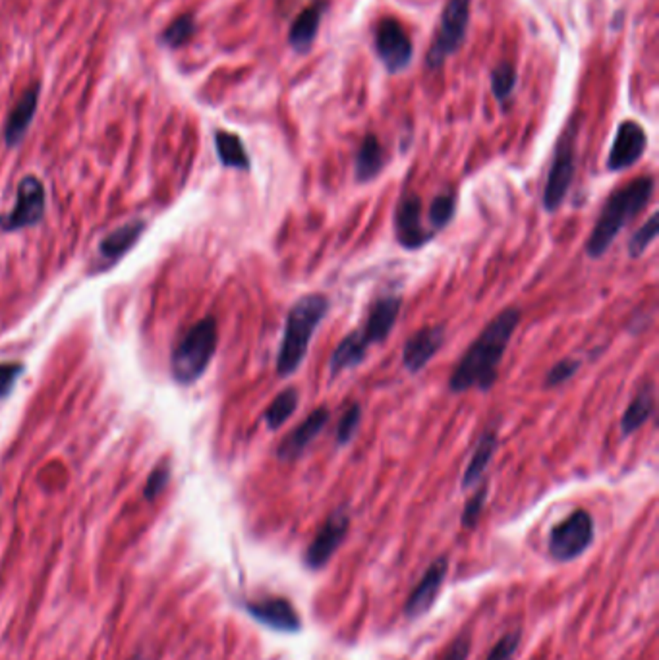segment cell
Instances as JSON below:
<instances>
[{
	"label": "cell",
	"mask_w": 659,
	"mask_h": 660,
	"mask_svg": "<svg viewBox=\"0 0 659 660\" xmlns=\"http://www.w3.org/2000/svg\"><path fill=\"white\" fill-rule=\"evenodd\" d=\"M446 572H449V558L446 556L435 558L430 564V568L425 570L422 579L418 581L416 589L410 593L407 604H404V614H407L408 618H420L423 612H428L431 609L443 587Z\"/></svg>",
	"instance_id": "obj_14"
},
{
	"label": "cell",
	"mask_w": 659,
	"mask_h": 660,
	"mask_svg": "<svg viewBox=\"0 0 659 660\" xmlns=\"http://www.w3.org/2000/svg\"><path fill=\"white\" fill-rule=\"evenodd\" d=\"M368 349L369 348L361 342L358 333H350L348 336H345L331 354V359H329V372H331V377H337L346 369H354L360 364H364Z\"/></svg>",
	"instance_id": "obj_23"
},
{
	"label": "cell",
	"mask_w": 659,
	"mask_h": 660,
	"mask_svg": "<svg viewBox=\"0 0 659 660\" xmlns=\"http://www.w3.org/2000/svg\"><path fill=\"white\" fill-rule=\"evenodd\" d=\"M329 418H331L329 410L325 408L314 410L300 425H298L296 429H292L289 434L284 436L283 442L279 444V449H276V457H279L281 462L298 460V457L306 452L307 446L315 441V436L325 429Z\"/></svg>",
	"instance_id": "obj_15"
},
{
	"label": "cell",
	"mask_w": 659,
	"mask_h": 660,
	"mask_svg": "<svg viewBox=\"0 0 659 660\" xmlns=\"http://www.w3.org/2000/svg\"><path fill=\"white\" fill-rule=\"evenodd\" d=\"M395 238L404 249H420L431 242L433 230L422 222V199L416 194H407L395 211Z\"/></svg>",
	"instance_id": "obj_11"
},
{
	"label": "cell",
	"mask_w": 659,
	"mask_h": 660,
	"mask_svg": "<svg viewBox=\"0 0 659 660\" xmlns=\"http://www.w3.org/2000/svg\"><path fill=\"white\" fill-rule=\"evenodd\" d=\"M37 103H39V85L35 83L24 91V95H21L12 112H10L8 116L6 127H4V140L10 147L18 145L21 142V137L26 135L27 127L35 116Z\"/></svg>",
	"instance_id": "obj_19"
},
{
	"label": "cell",
	"mask_w": 659,
	"mask_h": 660,
	"mask_svg": "<svg viewBox=\"0 0 659 660\" xmlns=\"http://www.w3.org/2000/svg\"><path fill=\"white\" fill-rule=\"evenodd\" d=\"M217 323L213 317L196 323L176 344L170 371L180 385H191L207 371L217 349Z\"/></svg>",
	"instance_id": "obj_4"
},
{
	"label": "cell",
	"mask_w": 659,
	"mask_h": 660,
	"mask_svg": "<svg viewBox=\"0 0 659 660\" xmlns=\"http://www.w3.org/2000/svg\"><path fill=\"white\" fill-rule=\"evenodd\" d=\"M246 609L252 618L265 624L267 627H273V630L296 633V632H300V627H302L300 616H298L294 604L289 599L271 597V599L255 601V602H250Z\"/></svg>",
	"instance_id": "obj_17"
},
{
	"label": "cell",
	"mask_w": 659,
	"mask_h": 660,
	"mask_svg": "<svg viewBox=\"0 0 659 660\" xmlns=\"http://www.w3.org/2000/svg\"><path fill=\"white\" fill-rule=\"evenodd\" d=\"M21 367L18 361H10V364H0V398H6L21 375Z\"/></svg>",
	"instance_id": "obj_35"
},
{
	"label": "cell",
	"mask_w": 659,
	"mask_h": 660,
	"mask_svg": "<svg viewBox=\"0 0 659 660\" xmlns=\"http://www.w3.org/2000/svg\"><path fill=\"white\" fill-rule=\"evenodd\" d=\"M456 212V196L454 194H439L430 203L428 219L433 230L445 228L454 219Z\"/></svg>",
	"instance_id": "obj_27"
},
{
	"label": "cell",
	"mask_w": 659,
	"mask_h": 660,
	"mask_svg": "<svg viewBox=\"0 0 659 660\" xmlns=\"http://www.w3.org/2000/svg\"><path fill=\"white\" fill-rule=\"evenodd\" d=\"M323 12L325 4H314L310 8H306L304 12L294 19L289 34V42L296 52H307L312 49L319 26H322Z\"/></svg>",
	"instance_id": "obj_21"
},
{
	"label": "cell",
	"mask_w": 659,
	"mask_h": 660,
	"mask_svg": "<svg viewBox=\"0 0 659 660\" xmlns=\"http://www.w3.org/2000/svg\"><path fill=\"white\" fill-rule=\"evenodd\" d=\"M45 215V188L35 176H26L18 184L14 209L0 219V228L6 232L34 226Z\"/></svg>",
	"instance_id": "obj_8"
},
{
	"label": "cell",
	"mask_w": 659,
	"mask_h": 660,
	"mask_svg": "<svg viewBox=\"0 0 659 660\" xmlns=\"http://www.w3.org/2000/svg\"><path fill=\"white\" fill-rule=\"evenodd\" d=\"M580 361L578 359H561L559 364L553 365L547 375H546V387L547 388H555V387H561L565 385V382L569 379H572L574 375H577V371L580 369Z\"/></svg>",
	"instance_id": "obj_32"
},
{
	"label": "cell",
	"mask_w": 659,
	"mask_h": 660,
	"mask_svg": "<svg viewBox=\"0 0 659 660\" xmlns=\"http://www.w3.org/2000/svg\"><path fill=\"white\" fill-rule=\"evenodd\" d=\"M657 219H659V217H657V212H654V215L644 222V226H640V228H638V230L632 234V238H631V242H629V246H626V249H629V255H631L632 259L642 257V255L646 253V249L650 248L652 243L655 242V238H657V228H659Z\"/></svg>",
	"instance_id": "obj_29"
},
{
	"label": "cell",
	"mask_w": 659,
	"mask_h": 660,
	"mask_svg": "<svg viewBox=\"0 0 659 660\" xmlns=\"http://www.w3.org/2000/svg\"><path fill=\"white\" fill-rule=\"evenodd\" d=\"M143 230H145L143 220L126 222V225L112 230L109 236L99 243V259H101L103 267H111V265H114L116 261H120L124 255L136 246Z\"/></svg>",
	"instance_id": "obj_18"
},
{
	"label": "cell",
	"mask_w": 659,
	"mask_h": 660,
	"mask_svg": "<svg viewBox=\"0 0 659 660\" xmlns=\"http://www.w3.org/2000/svg\"><path fill=\"white\" fill-rule=\"evenodd\" d=\"M350 527V516L345 508H338L335 512L327 518L322 529L317 531V535L307 547L304 560L306 566L310 570H319L323 568L325 564L331 560V556L340 547V542L345 541L346 533Z\"/></svg>",
	"instance_id": "obj_10"
},
{
	"label": "cell",
	"mask_w": 659,
	"mask_h": 660,
	"mask_svg": "<svg viewBox=\"0 0 659 660\" xmlns=\"http://www.w3.org/2000/svg\"><path fill=\"white\" fill-rule=\"evenodd\" d=\"M168 479H170L168 467H155L153 473L149 475L147 483H145L143 496H145L147 500H153L155 496L161 495V493L165 491V487L168 485Z\"/></svg>",
	"instance_id": "obj_36"
},
{
	"label": "cell",
	"mask_w": 659,
	"mask_h": 660,
	"mask_svg": "<svg viewBox=\"0 0 659 660\" xmlns=\"http://www.w3.org/2000/svg\"><path fill=\"white\" fill-rule=\"evenodd\" d=\"M470 633H462L446 647V651L441 655L439 660H466L470 653Z\"/></svg>",
	"instance_id": "obj_37"
},
{
	"label": "cell",
	"mask_w": 659,
	"mask_h": 660,
	"mask_svg": "<svg viewBox=\"0 0 659 660\" xmlns=\"http://www.w3.org/2000/svg\"><path fill=\"white\" fill-rule=\"evenodd\" d=\"M387 163V155L385 149L379 143L377 137L374 134L366 135L361 140V145L356 153V161H354V176L360 184L371 182V180L377 178L383 168H385Z\"/></svg>",
	"instance_id": "obj_20"
},
{
	"label": "cell",
	"mask_w": 659,
	"mask_h": 660,
	"mask_svg": "<svg viewBox=\"0 0 659 660\" xmlns=\"http://www.w3.org/2000/svg\"><path fill=\"white\" fill-rule=\"evenodd\" d=\"M400 307L402 300L399 295H383L379 300H376V303L369 307L364 326L356 330L361 342L368 348L385 342L392 326L397 323Z\"/></svg>",
	"instance_id": "obj_13"
},
{
	"label": "cell",
	"mask_w": 659,
	"mask_h": 660,
	"mask_svg": "<svg viewBox=\"0 0 659 660\" xmlns=\"http://www.w3.org/2000/svg\"><path fill=\"white\" fill-rule=\"evenodd\" d=\"M647 137L644 127L634 122L626 120L619 127H616L615 140L611 145V151L608 157V168L613 173H621V170L631 168L640 161V157L646 151Z\"/></svg>",
	"instance_id": "obj_12"
},
{
	"label": "cell",
	"mask_w": 659,
	"mask_h": 660,
	"mask_svg": "<svg viewBox=\"0 0 659 660\" xmlns=\"http://www.w3.org/2000/svg\"><path fill=\"white\" fill-rule=\"evenodd\" d=\"M593 535L592 516L586 510H577L551 529L549 555L559 562H570L590 549Z\"/></svg>",
	"instance_id": "obj_7"
},
{
	"label": "cell",
	"mask_w": 659,
	"mask_h": 660,
	"mask_svg": "<svg viewBox=\"0 0 659 660\" xmlns=\"http://www.w3.org/2000/svg\"><path fill=\"white\" fill-rule=\"evenodd\" d=\"M376 50L389 72H402L414 57L412 41L395 18H383L377 24Z\"/></svg>",
	"instance_id": "obj_9"
},
{
	"label": "cell",
	"mask_w": 659,
	"mask_h": 660,
	"mask_svg": "<svg viewBox=\"0 0 659 660\" xmlns=\"http://www.w3.org/2000/svg\"><path fill=\"white\" fill-rule=\"evenodd\" d=\"M516 88V70L510 62H501L492 72V91L499 103H505Z\"/></svg>",
	"instance_id": "obj_28"
},
{
	"label": "cell",
	"mask_w": 659,
	"mask_h": 660,
	"mask_svg": "<svg viewBox=\"0 0 659 660\" xmlns=\"http://www.w3.org/2000/svg\"><path fill=\"white\" fill-rule=\"evenodd\" d=\"M298 403H300V394H298L296 388H284L283 392L276 394L273 402L269 403V408L265 410V415H263V419H265V423H267V427L271 431L281 429L283 425L294 415Z\"/></svg>",
	"instance_id": "obj_26"
},
{
	"label": "cell",
	"mask_w": 659,
	"mask_h": 660,
	"mask_svg": "<svg viewBox=\"0 0 659 660\" xmlns=\"http://www.w3.org/2000/svg\"><path fill=\"white\" fill-rule=\"evenodd\" d=\"M654 189V178L642 176L613 191L608 201H605V205L600 212L598 220H595V225L590 232V238L586 242V253L592 259L603 257L605 251L611 248L615 238L621 234V230L629 225L632 219L640 215L646 205L650 203Z\"/></svg>",
	"instance_id": "obj_2"
},
{
	"label": "cell",
	"mask_w": 659,
	"mask_h": 660,
	"mask_svg": "<svg viewBox=\"0 0 659 660\" xmlns=\"http://www.w3.org/2000/svg\"><path fill=\"white\" fill-rule=\"evenodd\" d=\"M655 410V394L654 387L646 385L636 394L634 400L629 403V408L624 410L623 419H621V431L624 436L636 433L642 425L652 418Z\"/></svg>",
	"instance_id": "obj_24"
},
{
	"label": "cell",
	"mask_w": 659,
	"mask_h": 660,
	"mask_svg": "<svg viewBox=\"0 0 659 660\" xmlns=\"http://www.w3.org/2000/svg\"><path fill=\"white\" fill-rule=\"evenodd\" d=\"M520 640H523V633H520L518 630L505 633L501 640L493 645V648L489 651L485 660H513L518 653Z\"/></svg>",
	"instance_id": "obj_34"
},
{
	"label": "cell",
	"mask_w": 659,
	"mask_h": 660,
	"mask_svg": "<svg viewBox=\"0 0 659 660\" xmlns=\"http://www.w3.org/2000/svg\"><path fill=\"white\" fill-rule=\"evenodd\" d=\"M487 493H489V487H487V483H484L474 493V496L470 500H468L464 510H462V527H466V529L476 527L477 519H480V516H482V510L485 506Z\"/></svg>",
	"instance_id": "obj_33"
},
{
	"label": "cell",
	"mask_w": 659,
	"mask_h": 660,
	"mask_svg": "<svg viewBox=\"0 0 659 660\" xmlns=\"http://www.w3.org/2000/svg\"><path fill=\"white\" fill-rule=\"evenodd\" d=\"M360 423H361V408H360V403H353V406L343 413V418H340L337 425V433H335L337 444L345 446L353 441L360 427Z\"/></svg>",
	"instance_id": "obj_30"
},
{
	"label": "cell",
	"mask_w": 659,
	"mask_h": 660,
	"mask_svg": "<svg viewBox=\"0 0 659 660\" xmlns=\"http://www.w3.org/2000/svg\"><path fill=\"white\" fill-rule=\"evenodd\" d=\"M329 313V300L322 294L302 295L284 321V333L279 356H276V375L291 377L300 369L310 349L315 328Z\"/></svg>",
	"instance_id": "obj_3"
},
{
	"label": "cell",
	"mask_w": 659,
	"mask_h": 660,
	"mask_svg": "<svg viewBox=\"0 0 659 660\" xmlns=\"http://www.w3.org/2000/svg\"><path fill=\"white\" fill-rule=\"evenodd\" d=\"M468 21H470V0H449L441 14L438 35H435L433 45L425 57L428 68H441L445 60L461 49L466 37Z\"/></svg>",
	"instance_id": "obj_6"
},
{
	"label": "cell",
	"mask_w": 659,
	"mask_h": 660,
	"mask_svg": "<svg viewBox=\"0 0 659 660\" xmlns=\"http://www.w3.org/2000/svg\"><path fill=\"white\" fill-rule=\"evenodd\" d=\"M574 142H577V124H570L553 153L551 168L544 189V207L547 212H555L562 201H565L572 186L574 173H577V153H574Z\"/></svg>",
	"instance_id": "obj_5"
},
{
	"label": "cell",
	"mask_w": 659,
	"mask_h": 660,
	"mask_svg": "<svg viewBox=\"0 0 659 660\" xmlns=\"http://www.w3.org/2000/svg\"><path fill=\"white\" fill-rule=\"evenodd\" d=\"M215 147L221 163L229 168L236 170H250V157L246 153L242 140L236 134L230 132H217L215 134Z\"/></svg>",
	"instance_id": "obj_25"
},
{
	"label": "cell",
	"mask_w": 659,
	"mask_h": 660,
	"mask_svg": "<svg viewBox=\"0 0 659 660\" xmlns=\"http://www.w3.org/2000/svg\"><path fill=\"white\" fill-rule=\"evenodd\" d=\"M196 34V21L191 16H180L165 31L163 39L170 47H182Z\"/></svg>",
	"instance_id": "obj_31"
},
{
	"label": "cell",
	"mask_w": 659,
	"mask_h": 660,
	"mask_svg": "<svg viewBox=\"0 0 659 660\" xmlns=\"http://www.w3.org/2000/svg\"><path fill=\"white\" fill-rule=\"evenodd\" d=\"M445 342V326H423L416 334H412L402 349V364L410 372H420Z\"/></svg>",
	"instance_id": "obj_16"
},
{
	"label": "cell",
	"mask_w": 659,
	"mask_h": 660,
	"mask_svg": "<svg viewBox=\"0 0 659 660\" xmlns=\"http://www.w3.org/2000/svg\"><path fill=\"white\" fill-rule=\"evenodd\" d=\"M497 450V436L493 431H485L480 441L476 442V449L472 452L470 462H468L464 475H462V488H472L484 477L489 462L493 460V454Z\"/></svg>",
	"instance_id": "obj_22"
},
{
	"label": "cell",
	"mask_w": 659,
	"mask_h": 660,
	"mask_svg": "<svg viewBox=\"0 0 659 660\" xmlns=\"http://www.w3.org/2000/svg\"><path fill=\"white\" fill-rule=\"evenodd\" d=\"M520 317L523 315L516 307H507L482 330V334L466 349V354L453 371L449 380V388L453 392L462 394L470 388L482 392L492 390L497 380L499 365H501L510 338L520 323Z\"/></svg>",
	"instance_id": "obj_1"
}]
</instances>
